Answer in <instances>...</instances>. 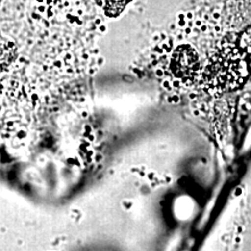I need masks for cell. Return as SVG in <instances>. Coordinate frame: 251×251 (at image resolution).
Returning <instances> with one entry per match:
<instances>
[{
    "label": "cell",
    "instance_id": "1",
    "mask_svg": "<svg viewBox=\"0 0 251 251\" xmlns=\"http://www.w3.org/2000/svg\"><path fill=\"white\" fill-rule=\"evenodd\" d=\"M249 76L246 56L237 47H221L203 69L202 87L211 94L237 90Z\"/></svg>",
    "mask_w": 251,
    "mask_h": 251
},
{
    "label": "cell",
    "instance_id": "2",
    "mask_svg": "<svg viewBox=\"0 0 251 251\" xmlns=\"http://www.w3.org/2000/svg\"><path fill=\"white\" fill-rule=\"evenodd\" d=\"M200 61L197 50L191 45H180L172 54L170 69L176 78L186 85H191L200 72Z\"/></svg>",
    "mask_w": 251,
    "mask_h": 251
},
{
    "label": "cell",
    "instance_id": "3",
    "mask_svg": "<svg viewBox=\"0 0 251 251\" xmlns=\"http://www.w3.org/2000/svg\"><path fill=\"white\" fill-rule=\"evenodd\" d=\"M17 58V46L8 37H1V45H0V61H1V70L7 69L14 59Z\"/></svg>",
    "mask_w": 251,
    "mask_h": 251
},
{
    "label": "cell",
    "instance_id": "4",
    "mask_svg": "<svg viewBox=\"0 0 251 251\" xmlns=\"http://www.w3.org/2000/svg\"><path fill=\"white\" fill-rule=\"evenodd\" d=\"M130 0H105V13L111 18L119 17Z\"/></svg>",
    "mask_w": 251,
    "mask_h": 251
}]
</instances>
